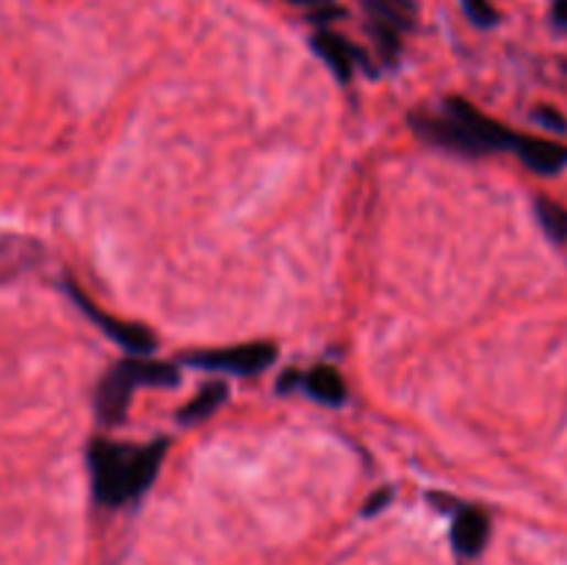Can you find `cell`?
Returning a JSON list of instances; mask_svg holds the SVG:
<instances>
[{
  "instance_id": "cell-1",
  "label": "cell",
  "mask_w": 567,
  "mask_h": 565,
  "mask_svg": "<svg viewBox=\"0 0 567 565\" xmlns=\"http://www.w3.org/2000/svg\"><path fill=\"white\" fill-rule=\"evenodd\" d=\"M166 455V441L150 446H126L111 441H95L89 446L91 482L97 502L106 508H122L142 497L153 486Z\"/></svg>"
},
{
  "instance_id": "cell-12",
  "label": "cell",
  "mask_w": 567,
  "mask_h": 565,
  "mask_svg": "<svg viewBox=\"0 0 567 565\" xmlns=\"http://www.w3.org/2000/svg\"><path fill=\"white\" fill-rule=\"evenodd\" d=\"M534 211H537L539 225H543V230L550 239L567 241V211L559 203L548 200V197H537L534 200Z\"/></svg>"
},
{
  "instance_id": "cell-4",
  "label": "cell",
  "mask_w": 567,
  "mask_h": 565,
  "mask_svg": "<svg viewBox=\"0 0 567 565\" xmlns=\"http://www.w3.org/2000/svg\"><path fill=\"white\" fill-rule=\"evenodd\" d=\"M413 128L426 137L429 142L440 144V148L454 150V153L462 155H482L484 148L460 126V122L448 117V120H440V117H429V115H418L413 117Z\"/></svg>"
},
{
  "instance_id": "cell-13",
  "label": "cell",
  "mask_w": 567,
  "mask_h": 565,
  "mask_svg": "<svg viewBox=\"0 0 567 565\" xmlns=\"http://www.w3.org/2000/svg\"><path fill=\"white\" fill-rule=\"evenodd\" d=\"M225 396H227V389L221 383H216V385H208V389H203V394L199 396H194L192 402H188L186 408H183L181 411V419L183 422H203V419H208L210 413L216 411V408L221 405V402H225Z\"/></svg>"
},
{
  "instance_id": "cell-7",
  "label": "cell",
  "mask_w": 567,
  "mask_h": 565,
  "mask_svg": "<svg viewBox=\"0 0 567 565\" xmlns=\"http://www.w3.org/2000/svg\"><path fill=\"white\" fill-rule=\"evenodd\" d=\"M137 385L122 374L120 366H113L111 374L102 380L100 394H97V411H100V419L106 424H120L122 416L128 411V402H131V394Z\"/></svg>"
},
{
  "instance_id": "cell-8",
  "label": "cell",
  "mask_w": 567,
  "mask_h": 565,
  "mask_svg": "<svg viewBox=\"0 0 567 565\" xmlns=\"http://www.w3.org/2000/svg\"><path fill=\"white\" fill-rule=\"evenodd\" d=\"M490 535V519L484 510L479 508H466L457 519H454L451 541L457 546V552L473 557V554L482 552V546L488 543Z\"/></svg>"
},
{
  "instance_id": "cell-16",
  "label": "cell",
  "mask_w": 567,
  "mask_h": 565,
  "mask_svg": "<svg viewBox=\"0 0 567 565\" xmlns=\"http://www.w3.org/2000/svg\"><path fill=\"white\" fill-rule=\"evenodd\" d=\"M534 117H537V120L543 122V126H548L550 131H567L565 117H561L559 111L548 109V106H545V109H539V111H534Z\"/></svg>"
},
{
  "instance_id": "cell-9",
  "label": "cell",
  "mask_w": 567,
  "mask_h": 565,
  "mask_svg": "<svg viewBox=\"0 0 567 565\" xmlns=\"http://www.w3.org/2000/svg\"><path fill=\"white\" fill-rule=\"evenodd\" d=\"M313 47H316L318 56L329 64V69H332L340 80L352 78L355 47L349 45V42H344L338 34H332V31H318V34L313 36Z\"/></svg>"
},
{
  "instance_id": "cell-15",
  "label": "cell",
  "mask_w": 567,
  "mask_h": 565,
  "mask_svg": "<svg viewBox=\"0 0 567 565\" xmlns=\"http://www.w3.org/2000/svg\"><path fill=\"white\" fill-rule=\"evenodd\" d=\"M462 7H466L468 18L477 25H482V29H488V25H493L499 20L495 9L490 7V0H462Z\"/></svg>"
},
{
  "instance_id": "cell-19",
  "label": "cell",
  "mask_w": 567,
  "mask_h": 565,
  "mask_svg": "<svg viewBox=\"0 0 567 565\" xmlns=\"http://www.w3.org/2000/svg\"><path fill=\"white\" fill-rule=\"evenodd\" d=\"M565 73H567V64H565Z\"/></svg>"
},
{
  "instance_id": "cell-2",
  "label": "cell",
  "mask_w": 567,
  "mask_h": 565,
  "mask_svg": "<svg viewBox=\"0 0 567 565\" xmlns=\"http://www.w3.org/2000/svg\"><path fill=\"white\" fill-rule=\"evenodd\" d=\"M272 344H241L230 349H208V352L188 355V363L210 371H233V374H255L274 363Z\"/></svg>"
},
{
  "instance_id": "cell-14",
  "label": "cell",
  "mask_w": 567,
  "mask_h": 565,
  "mask_svg": "<svg viewBox=\"0 0 567 565\" xmlns=\"http://www.w3.org/2000/svg\"><path fill=\"white\" fill-rule=\"evenodd\" d=\"M371 31H374L377 42H380V47L385 51L388 58H393L399 53V34H396V25L385 23V20L374 18V23H371Z\"/></svg>"
},
{
  "instance_id": "cell-3",
  "label": "cell",
  "mask_w": 567,
  "mask_h": 565,
  "mask_svg": "<svg viewBox=\"0 0 567 565\" xmlns=\"http://www.w3.org/2000/svg\"><path fill=\"white\" fill-rule=\"evenodd\" d=\"M446 109H448V117H454V120L460 122V126L466 128V131L471 133L479 144H482L484 153H490V150H512L515 133L506 131L501 122L484 117L482 111L473 109L471 104H466V100H460V98H448Z\"/></svg>"
},
{
  "instance_id": "cell-6",
  "label": "cell",
  "mask_w": 567,
  "mask_h": 565,
  "mask_svg": "<svg viewBox=\"0 0 567 565\" xmlns=\"http://www.w3.org/2000/svg\"><path fill=\"white\" fill-rule=\"evenodd\" d=\"M75 300L80 303V308L86 311V314L91 316V319L97 322V325L102 327V330L108 333V336L113 338L117 344H122V347H128L131 352H150V349L155 347V338L150 336L144 327H137V325H128V322H120V319H113V316L102 314V311H97L95 305L89 303V297H84V294L78 292V289H73Z\"/></svg>"
},
{
  "instance_id": "cell-5",
  "label": "cell",
  "mask_w": 567,
  "mask_h": 565,
  "mask_svg": "<svg viewBox=\"0 0 567 565\" xmlns=\"http://www.w3.org/2000/svg\"><path fill=\"white\" fill-rule=\"evenodd\" d=\"M512 153L528 166V170L539 172V175H556L567 166V144L550 142V139L537 137H517L512 142Z\"/></svg>"
},
{
  "instance_id": "cell-10",
  "label": "cell",
  "mask_w": 567,
  "mask_h": 565,
  "mask_svg": "<svg viewBox=\"0 0 567 565\" xmlns=\"http://www.w3.org/2000/svg\"><path fill=\"white\" fill-rule=\"evenodd\" d=\"M117 366L133 385H177L181 380L175 366L159 360H122Z\"/></svg>"
},
{
  "instance_id": "cell-11",
  "label": "cell",
  "mask_w": 567,
  "mask_h": 565,
  "mask_svg": "<svg viewBox=\"0 0 567 565\" xmlns=\"http://www.w3.org/2000/svg\"><path fill=\"white\" fill-rule=\"evenodd\" d=\"M305 389L310 391L313 400L327 402V405H340V402L347 400V383H344V377L332 366H316L305 377Z\"/></svg>"
},
{
  "instance_id": "cell-17",
  "label": "cell",
  "mask_w": 567,
  "mask_h": 565,
  "mask_svg": "<svg viewBox=\"0 0 567 565\" xmlns=\"http://www.w3.org/2000/svg\"><path fill=\"white\" fill-rule=\"evenodd\" d=\"M554 20L567 29V0H556V3H554Z\"/></svg>"
},
{
  "instance_id": "cell-18",
  "label": "cell",
  "mask_w": 567,
  "mask_h": 565,
  "mask_svg": "<svg viewBox=\"0 0 567 565\" xmlns=\"http://www.w3.org/2000/svg\"><path fill=\"white\" fill-rule=\"evenodd\" d=\"M294 3H305V7H310V3H321V7H324L327 0H294Z\"/></svg>"
}]
</instances>
